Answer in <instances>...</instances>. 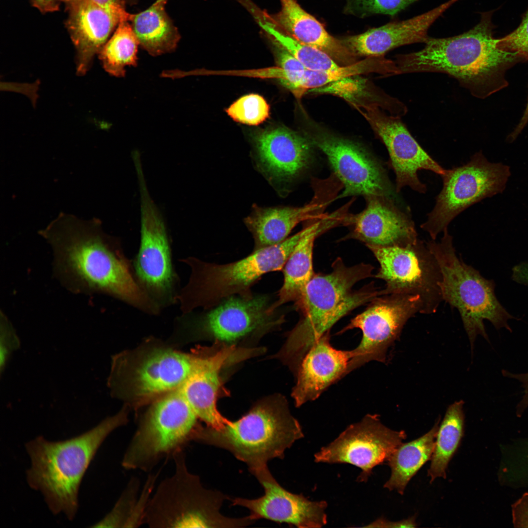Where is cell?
<instances>
[{
  "mask_svg": "<svg viewBox=\"0 0 528 528\" xmlns=\"http://www.w3.org/2000/svg\"><path fill=\"white\" fill-rule=\"evenodd\" d=\"M38 233L52 248L55 276L69 291L104 294L145 313H160L139 284L119 240L104 231L99 219L62 212Z\"/></svg>",
  "mask_w": 528,
  "mask_h": 528,
  "instance_id": "obj_1",
  "label": "cell"
},
{
  "mask_svg": "<svg viewBox=\"0 0 528 528\" xmlns=\"http://www.w3.org/2000/svg\"><path fill=\"white\" fill-rule=\"evenodd\" d=\"M494 11L481 13L479 22L463 33L448 38L429 37L417 51L396 56L401 74H446L474 97L484 99L508 85L506 71L527 60L517 52L505 51L493 37Z\"/></svg>",
  "mask_w": 528,
  "mask_h": 528,
  "instance_id": "obj_2",
  "label": "cell"
},
{
  "mask_svg": "<svg viewBox=\"0 0 528 528\" xmlns=\"http://www.w3.org/2000/svg\"><path fill=\"white\" fill-rule=\"evenodd\" d=\"M127 422L124 410L76 437L53 441L40 436L25 444L31 462L26 473L27 483L42 493L53 514L63 513L69 520L74 519L80 486L88 467L106 438Z\"/></svg>",
  "mask_w": 528,
  "mask_h": 528,
  "instance_id": "obj_3",
  "label": "cell"
},
{
  "mask_svg": "<svg viewBox=\"0 0 528 528\" xmlns=\"http://www.w3.org/2000/svg\"><path fill=\"white\" fill-rule=\"evenodd\" d=\"M332 268L329 274L314 275L295 302L301 318L280 352L294 371L312 345L339 320L381 295V290L372 284L352 291L356 283L372 276V265L361 263L347 266L338 258Z\"/></svg>",
  "mask_w": 528,
  "mask_h": 528,
  "instance_id": "obj_4",
  "label": "cell"
},
{
  "mask_svg": "<svg viewBox=\"0 0 528 528\" xmlns=\"http://www.w3.org/2000/svg\"><path fill=\"white\" fill-rule=\"evenodd\" d=\"M303 436L285 399L279 398L259 403L220 429L199 424L192 441L227 450L250 471L267 466L272 459H283L286 450Z\"/></svg>",
  "mask_w": 528,
  "mask_h": 528,
  "instance_id": "obj_5",
  "label": "cell"
},
{
  "mask_svg": "<svg viewBox=\"0 0 528 528\" xmlns=\"http://www.w3.org/2000/svg\"><path fill=\"white\" fill-rule=\"evenodd\" d=\"M305 227L277 244L258 249L240 260L217 264L188 257L182 261L190 268L189 279L177 301L182 313L210 308L235 295L252 294L251 286L264 275L282 270L301 238Z\"/></svg>",
  "mask_w": 528,
  "mask_h": 528,
  "instance_id": "obj_6",
  "label": "cell"
},
{
  "mask_svg": "<svg viewBox=\"0 0 528 528\" xmlns=\"http://www.w3.org/2000/svg\"><path fill=\"white\" fill-rule=\"evenodd\" d=\"M174 473L159 484L150 500L145 524L153 528H238L254 523L248 516L231 518L220 508L228 497L204 488L188 469L184 450L175 453Z\"/></svg>",
  "mask_w": 528,
  "mask_h": 528,
  "instance_id": "obj_7",
  "label": "cell"
},
{
  "mask_svg": "<svg viewBox=\"0 0 528 528\" xmlns=\"http://www.w3.org/2000/svg\"><path fill=\"white\" fill-rule=\"evenodd\" d=\"M443 234L440 242L431 240L426 244L440 268L442 301L459 311L471 345L479 334L488 340L484 320L497 329L510 330L507 321L511 316L496 298L492 283L458 257L447 228Z\"/></svg>",
  "mask_w": 528,
  "mask_h": 528,
  "instance_id": "obj_8",
  "label": "cell"
},
{
  "mask_svg": "<svg viewBox=\"0 0 528 528\" xmlns=\"http://www.w3.org/2000/svg\"><path fill=\"white\" fill-rule=\"evenodd\" d=\"M198 418L181 388L151 402L140 419L121 461L126 470L149 472L192 441Z\"/></svg>",
  "mask_w": 528,
  "mask_h": 528,
  "instance_id": "obj_9",
  "label": "cell"
},
{
  "mask_svg": "<svg viewBox=\"0 0 528 528\" xmlns=\"http://www.w3.org/2000/svg\"><path fill=\"white\" fill-rule=\"evenodd\" d=\"M200 352L160 346L130 352L114 359L110 383L118 384L134 405L151 403L189 378L198 365Z\"/></svg>",
  "mask_w": 528,
  "mask_h": 528,
  "instance_id": "obj_10",
  "label": "cell"
},
{
  "mask_svg": "<svg viewBox=\"0 0 528 528\" xmlns=\"http://www.w3.org/2000/svg\"><path fill=\"white\" fill-rule=\"evenodd\" d=\"M140 205V242L132 265L137 280L160 309L177 301L178 278L164 218L152 198L144 172L136 174Z\"/></svg>",
  "mask_w": 528,
  "mask_h": 528,
  "instance_id": "obj_11",
  "label": "cell"
},
{
  "mask_svg": "<svg viewBox=\"0 0 528 528\" xmlns=\"http://www.w3.org/2000/svg\"><path fill=\"white\" fill-rule=\"evenodd\" d=\"M510 175L509 167L489 162L481 151L462 166L446 170L436 204L420 228L433 240L447 229L460 213L482 199L503 192Z\"/></svg>",
  "mask_w": 528,
  "mask_h": 528,
  "instance_id": "obj_12",
  "label": "cell"
},
{
  "mask_svg": "<svg viewBox=\"0 0 528 528\" xmlns=\"http://www.w3.org/2000/svg\"><path fill=\"white\" fill-rule=\"evenodd\" d=\"M378 261L375 277L384 281V295H418L423 304L422 314L435 312L442 301L439 264L426 244L419 239L405 245L366 244Z\"/></svg>",
  "mask_w": 528,
  "mask_h": 528,
  "instance_id": "obj_13",
  "label": "cell"
},
{
  "mask_svg": "<svg viewBox=\"0 0 528 528\" xmlns=\"http://www.w3.org/2000/svg\"><path fill=\"white\" fill-rule=\"evenodd\" d=\"M418 295L391 294L377 297L364 311L353 318L340 333L359 329L362 337L350 351L347 374L371 361L385 363L388 349L398 338L408 320L422 313Z\"/></svg>",
  "mask_w": 528,
  "mask_h": 528,
  "instance_id": "obj_14",
  "label": "cell"
},
{
  "mask_svg": "<svg viewBox=\"0 0 528 528\" xmlns=\"http://www.w3.org/2000/svg\"><path fill=\"white\" fill-rule=\"evenodd\" d=\"M363 115L388 152L396 175V191L405 186L425 193L426 185L418 178L420 170L432 171L441 176L446 170L437 162L418 143L401 117L388 115L377 104L360 102L353 104Z\"/></svg>",
  "mask_w": 528,
  "mask_h": 528,
  "instance_id": "obj_15",
  "label": "cell"
},
{
  "mask_svg": "<svg viewBox=\"0 0 528 528\" xmlns=\"http://www.w3.org/2000/svg\"><path fill=\"white\" fill-rule=\"evenodd\" d=\"M267 294L235 295L192 317L203 333L223 343H232L253 335H262L283 324L284 315L273 310Z\"/></svg>",
  "mask_w": 528,
  "mask_h": 528,
  "instance_id": "obj_16",
  "label": "cell"
},
{
  "mask_svg": "<svg viewBox=\"0 0 528 528\" xmlns=\"http://www.w3.org/2000/svg\"><path fill=\"white\" fill-rule=\"evenodd\" d=\"M305 136L326 155L343 184L344 190L340 197H391L390 184L383 168L360 145L313 126Z\"/></svg>",
  "mask_w": 528,
  "mask_h": 528,
  "instance_id": "obj_17",
  "label": "cell"
},
{
  "mask_svg": "<svg viewBox=\"0 0 528 528\" xmlns=\"http://www.w3.org/2000/svg\"><path fill=\"white\" fill-rule=\"evenodd\" d=\"M406 438L403 430L384 425L376 414H368L348 426L334 441L315 454L317 462L347 463L360 468L358 479L365 482L375 466L387 461Z\"/></svg>",
  "mask_w": 528,
  "mask_h": 528,
  "instance_id": "obj_18",
  "label": "cell"
},
{
  "mask_svg": "<svg viewBox=\"0 0 528 528\" xmlns=\"http://www.w3.org/2000/svg\"><path fill=\"white\" fill-rule=\"evenodd\" d=\"M263 487L264 494L257 499L241 497L231 500L232 505L247 508L253 520L265 519L298 528H321L327 523L324 501H312L302 494L283 487L267 466L250 471Z\"/></svg>",
  "mask_w": 528,
  "mask_h": 528,
  "instance_id": "obj_19",
  "label": "cell"
},
{
  "mask_svg": "<svg viewBox=\"0 0 528 528\" xmlns=\"http://www.w3.org/2000/svg\"><path fill=\"white\" fill-rule=\"evenodd\" d=\"M69 6L66 25L77 50V72L83 75L120 22H130L132 14L123 6H105L93 0H74Z\"/></svg>",
  "mask_w": 528,
  "mask_h": 528,
  "instance_id": "obj_20",
  "label": "cell"
},
{
  "mask_svg": "<svg viewBox=\"0 0 528 528\" xmlns=\"http://www.w3.org/2000/svg\"><path fill=\"white\" fill-rule=\"evenodd\" d=\"M365 198V208L346 219L345 223L352 225V237L366 244L382 246L405 245L418 240L414 222L391 197Z\"/></svg>",
  "mask_w": 528,
  "mask_h": 528,
  "instance_id": "obj_21",
  "label": "cell"
},
{
  "mask_svg": "<svg viewBox=\"0 0 528 528\" xmlns=\"http://www.w3.org/2000/svg\"><path fill=\"white\" fill-rule=\"evenodd\" d=\"M253 142L259 166L275 182H289L309 164L312 144L305 135L286 127L262 131Z\"/></svg>",
  "mask_w": 528,
  "mask_h": 528,
  "instance_id": "obj_22",
  "label": "cell"
},
{
  "mask_svg": "<svg viewBox=\"0 0 528 528\" xmlns=\"http://www.w3.org/2000/svg\"><path fill=\"white\" fill-rule=\"evenodd\" d=\"M459 0H449L439 6L411 19L388 23L357 35L339 38L356 56H380L391 50L414 43H425L433 22Z\"/></svg>",
  "mask_w": 528,
  "mask_h": 528,
  "instance_id": "obj_23",
  "label": "cell"
},
{
  "mask_svg": "<svg viewBox=\"0 0 528 528\" xmlns=\"http://www.w3.org/2000/svg\"><path fill=\"white\" fill-rule=\"evenodd\" d=\"M330 331L312 345L296 372L291 396L296 407L317 399L347 374L350 351L337 350L330 343Z\"/></svg>",
  "mask_w": 528,
  "mask_h": 528,
  "instance_id": "obj_24",
  "label": "cell"
},
{
  "mask_svg": "<svg viewBox=\"0 0 528 528\" xmlns=\"http://www.w3.org/2000/svg\"><path fill=\"white\" fill-rule=\"evenodd\" d=\"M236 349L231 346L215 352H201L197 368L180 386L198 419L213 428L220 429L229 421L220 414L216 403L221 383L220 372Z\"/></svg>",
  "mask_w": 528,
  "mask_h": 528,
  "instance_id": "obj_25",
  "label": "cell"
},
{
  "mask_svg": "<svg viewBox=\"0 0 528 528\" xmlns=\"http://www.w3.org/2000/svg\"><path fill=\"white\" fill-rule=\"evenodd\" d=\"M280 10L270 14L271 20L284 31L300 42L327 54L339 66L358 61L339 38L330 35L324 25L305 11L296 0H280Z\"/></svg>",
  "mask_w": 528,
  "mask_h": 528,
  "instance_id": "obj_26",
  "label": "cell"
},
{
  "mask_svg": "<svg viewBox=\"0 0 528 528\" xmlns=\"http://www.w3.org/2000/svg\"><path fill=\"white\" fill-rule=\"evenodd\" d=\"M345 218V214L341 210L322 215L307 226V232L297 244L282 269L284 282L278 291V299L272 305L273 310L288 302H295L299 299L314 275L312 252L315 239L324 231L344 222Z\"/></svg>",
  "mask_w": 528,
  "mask_h": 528,
  "instance_id": "obj_27",
  "label": "cell"
},
{
  "mask_svg": "<svg viewBox=\"0 0 528 528\" xmlns=\"http://www.w3.org/2000/svg\"><path fill=\"white\" fill-rule=\"evenodd\" d=\"M323 202L313 199L299 207H262L254 205L244 223L254 240L253 251L272 246L286 240L300 222L321 217Z\"/></svg>",
  "mask_w": 528,
  "mask_h": 528,
  "instance_id": "obj_28",
  "label": "cell"
},
{
  "mask_svg": "<svg viewBox=\"0 0 528 528\" xmlns=\"http://www.w3.org/2000/svg\"><path fill=\"white\" fill-rule=\"evenodd\" d=\"M165 4L154 2L146 10L132 14L130 20L139 44L152 56L175 50L180 38Z\"/></svg>",
  "mask_w": 528,
  "mask_h": 528,
  "instance_id": "obj_29",
  "label": "cell"
},
{
  "mask_svg": "<svg viewBox=\"0 0 528 528\" xmlns=\"http://www.w3.org/2000/svg\"><path fill=\"white\" fill-rule=\"evenodd\" d=\"M439 422L440 419L424 435L402 443L395 449L387 461L391 474L384 484L385 488L403 494L410 480L431 459Z\"/></svg>",
  "mask_w": 528,
  "mask_h": 528,
  "instance_id": "obj_30",
  "label": "cell"
},
{
  "mask_svg": "<svg viewBox=\"0 0 528 528\" xmlns=\"http://www.w3.org/2000/svg\"><path fill=\"white\" fill-rule=\"evenodd\" d=\"M463 405L462 400L450 405L439 426L428 471L431 483L437 478H446L448 464L460 446L464 432Z\"/></svg>",
  "mask_w": 528,
  "mask_h": 528,
  "instance_id": "obj_31",
  "label": "cell"
},
{
  "mask_svg": "<svg viewBox=\"0 0 528 528\" xmlns=\"http://www.w3.org/2000/svg\"><path fill=\"white\" fill-rule=\"evenodd\" d=\"M249 13L268 38L286 49L308 69L327 70L339 66L326 53L305 44L286 33L271 20L265 10L256 5L251 8Z\"/></svg>",
  "mask_w": 528,
  "mask_h": 528,
  "instance_id": "obj_32",
  "label": "cell"
},
{
  "mask_svg": "<svg viewBox=\"0 0 528 528\" xmlns=\"http://www.w3.org/2000/svg\"><path fill=\"white\" fill-rule=\"evenodd\" d=\"M371 73L386 76L400 74L395 61L384 56L367 57L352 64L339 66L327 70L306 69L301 76L300 89L303 93L317 89L341 80Z\"/></svg>",
  "mask_w": 528,
  "mask_h": 528,
  "instance_id": "obj_33",
  "label": "cell"
},
{
  "mask_svg": "<svg viewBox=\"0 0 528 528\" xmlns=\"http://www.w3.org/2000/svg\"><path fill=\"white\" fill-rule=\"evenodd\" d=\"M129 22H120L99 53L106 71L115 77H123L126 66L137 64L139 43Z\"/></svg>",
  "mask_w": 528,
  "mask_h": 528,
  "instance_id": "obj_34",
  "label": "cell"
},
{
  "mask_svg": "<svg viewBox=\"0 0 528 528\" xmlns=\"http://www.w3.org/2000/svg\"><path fill=\"white\" fill-rule=\"evenodd\" d=\"M140 482L132 477L111 510L91 527L124 528L139 494Z\"/></svg>",
  "mask_w": 528,
  "mask_h": 528,
  "instance_id": "obj_35",
  "label": "cell"
},
{
  "mask_svg": "<svg viewBox=\"0 0 528 528\" xmlns=\"http://www.w3.org/2000/svg\"><path fill=\"white\" fill-rule=\"evenodd\" d=\"M226 111L227 114L236 122L257 126L268 118L270 108L263 97L252 93L240 97Z\"/></svg>",
  "mask_w": 528,
  "mask_h": 528,
  "instance_id": "obj_36",
  "label": "cell"
},
{
  "mask_svg": "<svg viewBox=\"0 0 528 528\" xmlns=\"http://www.w3.org/2000/svg\"><path fill=\"white\" fill-rule=\"evenodd\" d=\"M418 0H346V15L364 18L376 14L393 16Z\"/></svg>",
  "mask_w": 528,
  "mask_h": 528,
  "instance_id": "obj_37",
  "label": "cell"
},
{
  "mask_svg": "<svg viewBox=\"0 0 528 528\" xmlns=\"http://www.w3.org/2000/svg\"><path fill=\"white\" fill-rule=\"evenodd\" d=\"M497 45L502 50L517 52L528 61V9L518 27L506 36L497 39Z\"/></svg>",
  "mask_w": 528,
  "mask_h": 528,
  "instance_id": "obj_38",
  "label": "cell"
},
{
  "mask_svg": "<svg viewBox=\"0 0 528 528\" xmlns=\"http://www.w3.org/2000/svg\"><path fill=\"white\" fill-rule=\"evenodd\" d=\"M158 473L150 474L139 493L125 528H137L145 524L147 509L153 495Z\"/></svg>",
  "mask_w": 528,
  "mask_h": 528,
  "instance_id": "obj_39",
  "label": "cell"
},
{
  "mask_svg": "<svg viewBox=\"0 0 528 528\" xmlns=\"http://www.w3.org/2000/svg\"><path fill=\"white\" fill-rule=\"evenodd\" d=\"M0 372L5 367L11 353L19 348L20 341L14 328L1 311L0 318Z\"/></svg>",
  "mask_w": 528,
  "mask_h": 528,
  "instance_id": "obj_40",
  "label": "cell"
},
{
  "mask_svg": "<svg viewBox=\"0 0 528 528\" xmlns=\"http://www.w3.org/2000/svg\"><path fill=\"white\" fill-rule=\"evenodd\" d=\"M513 524L515 527L528 528V492L512 506Z\"/></svg>",
  "mask_w": 528,
  "mask_h": 528,
  "instance_id": "obj_41",
  "label": "cell"
},
{
  "mask_svg": "<svg viewBox=\"0 0 528 528\" xmlns=\"http://www.w3.org/2000/svg\"><path fill=\"white\" fill-rule=\"evenodd\" d=\"M502 373L504 376L517 379L522 383V386L524 388V394L516 407V414L518 416L521 417L528 407V373L514 374L503 370Z\"/></svg>",
  "mask_w": 528,
  "mask_h": 528,
  "instance_id": "obj_42",
  "label": "cell"
},
{
  "mask_svg": "<svg viewBox=\"0 0 528 528\" xmlns=\"http://www.w3.org/2000/svg\"><path fill=\"white\" fill-rule=\"evenodd\" d=\"M417 526L415 517L397 522H391L380 518L364 527L368 528H414Z\"/></svg>",
  "mask_w": 528,
  "mask_h": 528,
  "instance_id": "obj_43",
  "label": "cell"
},
{
  "mask_svg": "<svg viewBox=\"0 0 528 528\" xmlns=\"http://www.w3.org/2000/svg\"><path fill=\"white\" fill-rule=\"evenodd\" d=\"M33 5L41 11L52 12L59 8L60 0H31Z\"/></svg>",
  "mask_w": 528,
  "mask_h": 528,
  "instance_id": "obj_44",
  "label": "cell"
},
{
  "mask_svg": "<svg viewBox=\"0 0 528 528\" xmlns=\"http://www.w3.org/2000/svg\"><path fill=\"white\" fill-rule=\"evenodd\" d=\"M513 278L516 282L528 285V263L516 266L513 269Z\"/></svg>",
  "mask_w": 528,
  "mask_h": 528,
  "instance_id": "obj_45",
  "label": "cell"
},
{
  "mask_svg": "<svg viewBox=\"0 0 528 528\" xmlns=\"http://www.w3.org/2000/svg\"><path fill=\"white\" fill-rule=\"evenodd\" d=\"M528 123V101L527 104L526 108L523 113V115L520 119V122L518 124L517 126L514 129V131L508 135L507 137V140L509 142L513 141L520 133L523 129L526 126Z\"/></svg>",
  "mask_w": 528,
  "mask_h": 528,
  "instance_id": "obj_46",
  "label": "cell"
},
{
  "mask_svg": "<svg viewBox=\"0 0 528 528\" xmlns=\"http://www.w3.org/2000/svg\"><path fill=\"white\" fill-rule=\"evenodd\" d=\"M97 3L105 6L120 5L126 7L128 4L136 3L137 0H93Z\"/></svg>",
  "mask_w": 528,
  "mask_h": 528,
  "instance_id": "obj_47",
  "label": "cell"
},
{
  "mask_svg": "<svg viewBox=\"0 0 528 528\" xmlns=\"http://www.w3.org/2000/svg\"><path fill=\"white\" fill-rule=\"evenodd\" d=\"M167 1V0H156L154 2L155 3H164L166 4Z\"/></svg>",
  "mask_w": 528,
  "mask_h": 528,
  "instance_id": "obj_48",
  "label": "cell"
},
{
  "mask_svg": "<svg viewBox=\"0 0 528 528\" xmlns=\"http://www.w3.org/2000/svg\"><path fill=\"white\" fill-rule=\"evenodd\" d=\"M63 0V1H65L66 2H67V3L69 4L74 0Z\"/></svg>",
  "mask_w": 528,
  "mask_h": 528,
  "instance_id": "obj_49",
  "label": "cell"
}]
</instances>
